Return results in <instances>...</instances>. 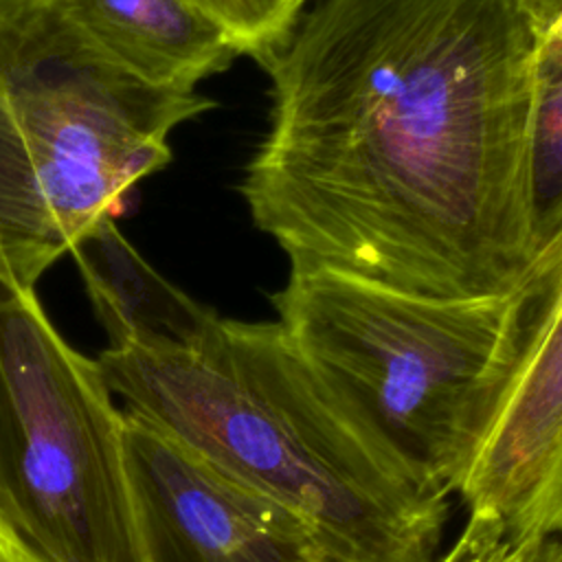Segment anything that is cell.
I'll return each mask as SVG.
<instances>
[{
    "label": "cell",
    "mask_w": 562,
    "mask_h": 562,
    "mask_svg": "<svg viewBox=\"0 0 562 562\" xmlns=\"http://www.w3.org/2000/svg\"><path fill=\"white\" fill-rule=\"evenodd\" d=\"M562 0H318L259 64L241 195L290 266L448 299L516 292L536 246L529 119Z\"/></svg>",
    "instance_id": "6da1fadb"
},
{
    "label": "cell",
    "mask_w": 562,
    "mask_h": 562,
    "mask_svg": "<svg viewBox=\"0 0 562 562\" xmlns=\"http://www.w3.org/2000/svg\"><path fill=\"white\" fill-rule=\"evenodd\" d=\"M97 362L125 411L296 514L334 562H435L448 498L367 439L279 321L215 312L187 345Z\"/></svg>",
    "instance_id": "7a4b0ae2"
},
{
    "label": "cell",
    "mask_w": 562,
    "mask_h": 562,
    "mask_svg": "<svg viewBox=\"0 0 562 562\" xmlns=\"http://www.w3.org/2000/svg\"><path fill=\"white\" fill-rule=\"evenodd\" d=\"M272 303L367 439L422 492L461 494L518 375V292L448 301L290 266Z\"/></svg>",
    "instance_id": "3957f363"
},
{
    "label": "cell",
    "mask_w": 562,
    "mask_h": 562,
    "mask_svg": "<svg viewBox=\"0 0 562 562\" xmlns=\"http://www.w3.org/2000/svg\"><path fill=\"white\" fill-rule=\"evenodd\" d=\"M215 101L154 86L103 48L61 0H0V250L35 281L79 235L123 211L171 160L167 134Z\"/></svg>",
    "instance_id": "277c9868"
},
{
    "label": "cell",
    "mask_w": 562,
    "mask_h": 562,
    "mask_svg": "<svg viewBox=\"0 0 562 562\" xmlns=\"http://www.w3.org/2000/svg\"><path fill=\"white\" fill-rule=\"evenodd\" d=\"M0 522L35 562H145L123 411L35 288L2 277Z\"/></svg>",
    "instance_id": "5b68a950"
},
{
    "label": "cell",
    "mask_w": 562,
    "mask_h": 562,
    "mask_svg": "<svg viewBox=\"0 0 562 562\" xmlns=\"http://www.w3.org/2000/svg\"><path fill=\"white\" fill-rule=\"evenodd\" d=\"M145 562H334L290 509L123 408Z\"/></svg>",
    "instance_id": "8992f818"
},
{
    "label": "cell",
    "mask_w": 562,
    "mask_h": 562,
    "mask_svg": "<svg viewBox=\"0 0 562 562\" xmlns=\"http://www.w3.org/2000/svg\"><path fill=\"white\" fill-rule=\"evenodd\" d=\"M522 356L509 400L461 498L470 516L505 527L527 514L562 441V231L516 290Z\"/></svg>",
    "instance_id": "52a82bcc"
},
{
    "label": "cell",
    "mask_w": 562,
    "mask_h": 562,
    "mask_svg": "<svg viewBox=\"0 0 562 562\" xmlns=\"http://www.w3.org/2000/svg\"><path fill=\"white\" fill-rule=\"evenodd\" d=\"M77 26L136 77L195 90L239 57L237 44L187 0H61Z\"/></svg>",
    "instance_id": "ba28073f"
},
{
    "label": "cell",
    "mask_w": 562,
    "mask_h": 562,
    "mask_svg": "<svg viewBox=\"0 0 562 562\" xmlns=\"http://www.w3.org/2000/svg\"><path fill=\"white\" fill-rule=\"evenodd\" d=\"M68 252L108 334V349L180 347L215 314L158 274L127 244L112 217L90 226Z\"/></svg>",
    "instance_id": "9c48e42d"
},
{
    "label": "cell",
    "mask_w": 562,
    "mask_h": 562,
    "mask_svg": "<svg viewBox=\"0 0 562 562\" xmlns=\"http://www.w3.org/2000/svg\"><path fill=\"white\" fill-rule=\"evenodd\" d=\"M529 213L536 255L562 231V40L542 44L529 119Z\"/></svg>",
    "instance_id": "30bf717a"
},
{
    "label": "cell",
    "mask_w": 562,
    "mask_h": 562,
    "mask_svg": "<svg viewBox=\"0 0 562 562\" xmlns=\"http://www.w3.org/2000/svg\"><path fill=\"white\" fill-rule=\"evenodd\" d=\"M257 61L279 48L299 22L303 4L294 0H187Z\"/></svg>",
    "instance_id": "8fae6325"
},
{
    "label": "cell",
    "mask_w": 562,
    "mask_h": 562,
    "mask_svg": "<svg viewBox=\"0 0 562 562\" xmlns=\"http://www.w3.org/2000/svg\"><path fill=\"white\" fill-rule=\"evenodd\" d=\"M558 533H562V441L542 485L509 540L516 549L520 547V551L536 558L538 547Z\"/></svg>",
    "instance_id": "7c38bea8"
},
{
    "label": "cell",
    "mask_w": 562,
    "mask_h": 562,
    "mask_svg": "<svg viewBox=\"0 0 562 562\" xmlns=\"http://www.w3.org/2000/svg\"><path fill=\"white\" fill-rule=\"evenodd\" d=\"M494 533H507V531H505L503 525H498L494 520L470 516L465 529L461 531V536L457 538L452 549L443 558H439L437 562H472L476 558V553L481 551V547Z\"/></svg>",
    "instance_id": "4fadbf2b"
},
{
    "label": "cell",
    "mask_w": 562,
    "mask_h": 562,
    "mask_svg": "<svg viewBox=\"0 0 562 562\" xmlns=\"http://www.w3.org/2000/svg\"><path fill=\"white\" fill-rule=\"evenodd\" d=\"M0 562H35L0 522Z\"/></svg>",
    "instance_id": "5bb4252c"
},
{
    "label": "cell",
    "mask_w": 562,
    "mask_h": 562,
    "mask_svg": "<svg viewBox=\"0 0 562 562\" xmlns=\"http://www.w3.org/2000/svg\"><path fill=\"white\" fill-rule=\"evenodd\" d=\"M533 562H562V533L544 540L538 547Z\"/></svg>",
    "instance_id": "9a60e30c"
},
{
    "label": "cell",
    "mask_w": 562,
    "mask_h": 562,
    "mask_svg": "<svg viewBox=\"0 0 562 562\" xmlns=\"http://www.w3.org/2000/svg\"><path fill=\"white\" fill-rule=\"evenodd\" d=\"M551 35L562 40V9L558 11V15H555V20H553V26H551Z\"/></svg>",
    "instance_id": "2e32d148"
},
{
    "label": "cell",
    "mask_w": 562,
    "mask_h": 562,
    "mask_svg": "<svg viewBox=\"0 0 562 562\" xmlns=\"http://www.w3.org/2000/svg\"><path fill=\"white\" fill-rule=\"evenodd\" d=\"M0 277L4 279V261H2V250H0Z\"/></svg>",
    "instance_id": "e0dca14e"
},
{
    "label": "cell",
    "mask_w": 562,
    "mask_h": 562,
    "mask_svg": "<svg viewBox=\"0 0 562 562\" xmlns=\"http://www.w3.org/2000/svg\"><path fill=\"white\" fill-rule=\"evenodd\" d=\"M294 2H299V4H305V2H307V0H294Z\"/></svg>",
    "instance_id": "ac0fdd59"
}]
</instances>
